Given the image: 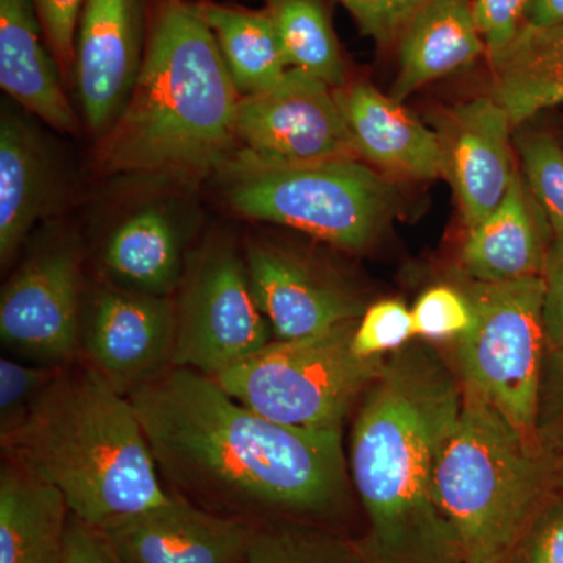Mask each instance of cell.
<instances>
[{
	"instance_id": "f1b7e54d",
	"label": "cell",
	"mask_w": 563,
	"mask_h": 563,
	"mask_svg": "<svg viewBox=\"0 0 563 563\" xmlns=\"http://www.w3.org/2000/svg\"><path fill=\"white\" fill-rule=\"evenodd\" d=\"M62 368L0 358V442L31 417Z\"/></svg>"
},
{
	"instance_id": "4fadbf2b",
	"label": "cell",
	"mask_w": 563,
	"mask_h": 563,
	"mask_svg": "<svg viewBox=\"0 0 563 563\" xmlns=\"http://www.w3.org/2000/svg\"><path fill=\"white\" fill-rule=\"evenodd\" d=\"M144 49V0H85L74 46V79L85 121L98 139L131 98Z\"/></svg>"
},
{
	"instance_id": "7402d4cb",
	"label": "cell",
	"mask_w": 563,
	"mask_h": 563,
	"mask_svg": "<svg viewBox=\"0 0 563 563\" xmlns=\"http://www.w3.org/2000/svg\"><path fill=\"white\" fill-rule=\"evenodd\" d=\"M52 174L36 132L22 118L0 124V262L10 266L36 222L46 214Z\"/></svg>"
},
{
	"instance_id": "74e56055",
	"label": "cell",
	"mask_w": 563,
	"mask_h": 563,
	"mask_svg": "<svg viewBox=\"0 0 563 563\" xmlns=\"http://www.w3.org/2000/svg\"><path fill=\"white\" fill-rule=\"evenodd\" d=\"M63 563H121L99 529L70 515Z\"/></svg>"
},
{
	"instance_id": "9a60e30c",
	"label": "cell",
	"mask_w": 563,
	"mask_h": 563,
	"mask_svg": "<svg viewBox=\"0 0 563 563\" xmlns=\"http://www.w3.org/2000/svg\"><path fill=\"white\" fill-rule=\"evenodd\" d=\"M243 255L252 292L274 340L321 335L365 312L350 291L292 252L251 243Z\"/></svg>"
},
{
	"instance_id": "5bb4252c",
	"label": "cell",
	"mask_w": 563,
	"mask_h": 563,
	"mask_svg": "<svg viewBox=\"0 0 563 563\" xmlns=\"http://www.w3.org/2000/svg\"><path fill=\"white\" fill-rule=\"evenodd\" d=\"M99 531L121 563H243L255 529L176 495Z\"/></svg>"
},
{
	"instance_id": "8fae6325",
	"label": "cell",
	"mask_w": 563,
	"mask_h": 563,
	"mask_svg": "<svg viewBox=\"0 0 563 563\" xmlns=\"http://www.w3.org/2000/svg\"><path fill=\"white\" fill-rule=\"evenodd\" d=\"M81 266L70 244L31 255L3 285L0 339L35 363L66 366L80 358Z\"/></svg>"
},
{
	"instance_id": "f35d334b",
	"label": "cell",
	"mask_w": 563,
	"mask_h": 563,
	"mask_svg": "<svg viewBox=\"0 0 563 563\" xmlns=\"http://www.w3.org/2000/svg\"><path fill=\"white\" fill-rule=\"evenodd\" d=\"M563 24V0H531L526 10L528 27H553Z\"/></svg>"
},
{
	"instance_id": "4316f807",
	"label": "cell",
	"mask_w": 563,
	"mask_h": 563,
	"mask_svg": "<svg viewBox=\"0 0 563 563\" xmlns=\"http://www.w3.org/2000/svg\"><path fill=\"white\" fill-rule=\"evenodd\" d=\"M243 563H369L361 542L301 521L255 529Z\"/></svg>"
},
{
	"instance_id": "2e32d148",
	"label": "cell",
	"mask_w": 563,
	"mask_h": 563,
	"mask_svg": "<svg viewBox=\"0 0 563 563\" xmlns=\"http://www.w3.org/2000/svg\"><path fill=\"white\" fill-rule=\"evenodd\" d=\"M510 128L506 110L490 96L448 111L435 131L442 143L443 177L453 185L468 229L503 202L517 176Z\"/></svg>"
},
{
	"instance_id": "4dcf8cb0",
	"label": "cell",
	"mask_w": 563,
	"mask_h": 563,
	"mask_svg": "<svg viewBox=\"0 0 563 563\" xmlns=\"http://www.w3.org/2000/svg\"><path fill=\"white\" fill-rule=\"evenodd\" d=\"M415 339L459 340L473 324V307L465 292L433 287L412 307Z\"/></svg>"
},
{
	"instance_id": "3957f363",
	"label": "cell",
	"mask_w": 563,
	"mask_h": 563,
	"mask_svg": "<svg viewBox=\"0 0 563 563\" xmlns=\"http://www.w3.org/2000/svg\"><path fill=\"white\" fill-rule=\"evenodd\" d=\"M242 96L195 3L158 0L140 76L113 125L99 139L106 176L196 181L239 150Z\"/></svg>"
},
{
	"instance_id": "277c9868",
	"label": "cell",
	"mask_w": 563,
	"mask_h": 563,
	"mask_svg": "<svg viewBox=\"0 0 563 563\" xmlns=\"http://www.w3.org/2000/svg\"><path fill=\"white\" fill-rule=\"evenodd\" d=\"M3 453L57 488L70 515L96 529L165 506L174 493L131 399L87 363L63 366Z\"/></svg>"
},
{
	"instance_id": "83f0119b",
	"label": "cell",
	"mask_w": 563,
	"mask_h": 563,
	"mask_svg": "<svg viewBox=\"0 0 563 563\" xmlns=\"http://www.w3.org/2000/svg\"><path fill=\"white\" fill-rule=\"evenodd\" d=\"M525 184L548 224L563 236V150L553 136L529 132L518 140Z\"/></svg>"
},
{
	"instance_id": "d6986e66",
	"label": "cell",
	"mask_w": 563,
	"mask_h": 563,
	"mask_svg": "<svg viewBox=\"0 0 563 563\" xmlns=\"http://www.w3.org/2000/svg\"><path fill=\"white\" fill-rule=\"evenodd\" d=\"M548 225L518 172L503 202L470 229L461 254L463 272L483 284L540 276L550 246Z\"/></svg>"
},
{
	"instance_id": "e0dca14e",
	"label": "cell",
	"mask_w": 563,
	"mask_h": 563,
	"mask_svg": "<svg viewBox=\"0 0 563 563\" xmlns=\"http://www.w3.org/2000/svg\"><path fill=\"white\" fill-rule=\"evenodd\" d=\"M333 95L361 161L406 179L443 177L439 135L415 120L401 102L366 84H344Z\"/></svg>"
},
{
	"instance_id": "f546056e",
	"label": "cell",
	"mask_w": 563,
	"mask_h": 563,
	"mask_svg": "<svg viewBox=\"0 0 563 563\" xmlns=\"http://www.w3.org/2000/svg\"><path fill=\"white\" fill-rule=\"evenodd\" d=\"M413 339L412 310L398 299H384L358 318L352 351L362 358L387 357Z\"/></svg>"
},
{
	"instance_id": "7c38bea8",
	"label": "cell",
	"mask_w": 563,
	"mask_h": 563,
	"mask_svg": "<svg viewBox=\"0 0 563 563\" xmlns=\"http://www.w3.org/2000/svg\"><path fill=\"white\" fill-rule=\"evenodd\" d=\"M176 299L103 285L81 312L80 358L124 396L173 366Z\"/></svg>"
},
{
	"instance_id": "cb8c5ba5",
	"label": "cell",
	"mask_w": 563,
	"mask_h": 563,
	"mask_svg": "<svg viewBox=\"0 0 563 563\" xmlns=\"http://www.w3.org/2000/svg\"><path fill=\"white\" fill-rule=\"evenodd\" d=\"M490 62L492 98L512 125L563 103V24L523 25L512 44Z\"/></svg>"
},
{
	"instance_id": "ffe728a7",
	"label": "cell",
	"mask_w": 563,
	"mask_h": 563,
	"mask_svg": "<svg viewBox=\"0 0 563 563\" xmlns=\"http://www.w3.org/2000/svg\"><path fill=\"white\" fill-rule=\"evenodd\" d=\"M483 52L470 0H429L399 38V74L390 98L402 102L431 81L472 65Z\"/></svg>"
},
{
	"instance_id": "484cf974",
	"label": "cell",
	"mask_w": 563,
	"mask_h": 563,
	"mask_svg": "<svg viewBox=\"0 0 563 563\" xmlns=\"http://www.w3.org/2000/svg\"><path fill=\"white\" fill-rule=\"evenodd\" d=\"M288 68L302 70L336 90L346 84L342 49L322 0H263Z\"/></svg>"
},
{
	"instance_id": "8992f818",
	"label": "cell",
	"mask_w": 563,
	"mask_h": 563,
	"mask_svg": "<svg viewBox=\"0 0 563 563\" xmlns=\"http://www.w3.org/2000/svg\"><path fill=\"white\" fill-rule=\"evenodd\" d=\"M218 174L225 202L240 217L296 229L342 250L368 247L398 210L391 181L361 158L265 165L233 155Z\"/></svg>"
},
{
	"instance_id": "44dd1931",
	"label": "cell",
	"mask_w": 563,
	"mask_h": 563,
	"mask_svg": "<svg viewBox=\"0 0 563 563\" xmlns=\"http://www.w3.org/2000/svg\"><path fill=\"white\" fill-rule=\"evenodd\" d=\"M70 512L57 488L7 461L0 472V563H63Z\"/></svg>"
},
{
	"instance_id": "e575fe53",
	"label": "cell",
	"mask_w": 563,
	"mask_h": 563,
	"mask_svg": "<svg viewBox=\"0 0 563 563\" xmlns=\"http://www.w3.org/2000/svg\"><path fill=\"white\" fill-rule=\"evenodd\" d=\"M531 0H474L473 14L490 60L517 38Z\"/></svg>"
},
{
	"instance_id": "836d02e7",
	"label": "cell",
	"mask_w": 563,
	"mask_h": 563,
	"mask_svg": "<svg viewBox=\"0 0 563 563\" xmlns=\"http://www.w3.org/2000/svg\"><path fill=\"white\" fill-rule=\"evenodd\" d=\"M365 35L385 46L399 40L429 0H339Z\"/></svg>"
},
{
	"instance_id": "1f68e13d",
	"label": "cell",
	"mask_w": 563,
	"mask_h": 563,
	"mask_svg": "<svg viewBox=\"0 0 563 563\" xmlns=\"http://www.w3.org/2000/svg\"><path fill=\"white\" fill-rule=\"evenodd\" d=\"M504 563H563V490L548 495Z\"/></svg>"
},
{
	"instance_id": "d6a6232c",
	"label": "cell",
	"mask_w": 563,
	"mask_h": 563,
	"mask_svg": "<svg viewBox=\"0 0 563 563\" xmlns=\"http://www.w3.org/2000/svg\"><path fill=\"white\" fill-rule=\"evenodd\" d=\"M47 47L54 55L63 79L74 74V46L85 0H31Z\"/></svg>"
},
{
	"instance_id": "ab89813d",
	"label": "cell",
	"mask_w": 563,
	"mask_h": 563,
	"mask_svg": "<svg viewBox=\"0 0 563 563\" xmlns=\"http://www.w3.org/2000/svg\"><path fill=\"white\" fill-rule=\"evenodd\" d=\"M555 457V488L563 490V443L551 451Z\"/></svg>"
},
{
	"instance_id": "d4e9b609",
	"label": "cell",
	"mask_w": 563,
	"mask_h": 563,
	"mask_svg": "<svg viewBox=\"0 0 563 563\" xmlns=\"http://www.w3.org/2000/svg\"><path fill=\"white\" fill-rule=\"evenodd\" d=\"M209 25L240 96L257 95L288 73L279 36L266 10H247L213 0L195 3Z\"/></svg>"
},
{
	"instance_id": "52a82bcc",
	"label": "cell",
	"mask_w": 563,
	"mask_h": 563,
	"mask_svg": "<svg viewBox=\"0 0 563 563\" xmlns=\"http://www.w3.org/2000/svg\"><path fill=\"white\" fill-rule=\"evenodd\" d=\"M357 321L310 339L273 340L213 379L233 399L269 420L303 429H342L387 361L354 354Z\"/></svg>"
},
{
	"instance_id": "5b68a950",
	"label": "cell",
	"mask_w": 563,
	"mask_h": 563,
	"mask_svg": "<svg viewBox=\"0 0 563 563\" xmlns=\"http://www.w3.org/2000/svg\"><path fill=\"white\" fill-rule=\"evenodd\" d=\"M554 488V454L463 391L440 453L437 496L465 563H504Z\"/></svg>"
},
{
	"instance_id": "ba28073f",
	"label": "cell",
	"mask_w": 563,
	"mask_h": 563,
	"mask_svg": "<svg viewBox=\"0 0 563 563\" xmlns=\"http://www.w3.org/2000/svg\"><path fill=\"white\" fill-rule=\"evenodd\" d=\"M473 324L457 340L462 388L488 404L514 428L537 435L548 344L540 276L466 288Z\"/></svg>"
},
{
	"instance_id": "d590c367",
	"label": "cell",
	"mask_w": 563,
	"mask_h": 563,
	"mask_svg": "<svg viewBox=\"0 0 563 563\" xmlns=\"http://www.w3.org/2000/svg\"><path fill=\"white\" fill-rule=\"evenodd\" d=\"M537 435L550 451L563 443V350L544 357Z\"/></svg>"
},
{
	"instance_id": "9c48e42d",
	"label": "cell",
	"mask_w": 563,
	"mask_h": 563,
	"mask_svg": "<svg viewBox=\"0 0 563 563\" xmlns=\"http://www.w3.org/2000/svg\"><path fill=\"white\" fill-rule=\"evenodd\" d=\"M273 340L244 255L217 242L188 258L177 290L173 366L217 377Z\"/></svg>"
},
{
	"instance_id": "8d00e7d4",
	"label": "cell",
	"mask_w": 563,
	"mask_h": 563,
	"mask_svg": "<svg viewBox=\"0 0 563 563\" xmlns=\"http://www.w3.org/2000/svg\"><path fill=\"white\" fill-rule=\"evenodd\" d=\"M540 277L548 351L563 350V236H555L548 246Z\"/></svg>"
},
{
	"instance_id": "603a6c76",
	"label": "cell",
	"mask_w": 563,
	"mask_h": 563,
	"mask_svg": "<svg viewBox=\"0 0 563 563\" xmlns=\"http://www.w3.org/2000/svg\"><path fill=\"white\" fill-rule=\"evenodd\" d=\"M187 265L179 225L158 207L125 218L103 247V266L113 284L146 295L174 296Z\"/></svg>"
},
{
	"instance_id": "ac0fdd59",
	"label": "cell",
	"mask_w": 563,
	"mask_h": 563,
	"mask_svg": "<svg viewBox=\"0 0 563 563\" xmlns=\"http://www.w3.org/2000/svg\"><path fill=\"white\" fill-rule=\"evenodd\" d=\"M31 0H0V87L55 131L74 133L76 113Z\"/></svg>"
},
{
	"instance_id": "6da1fadb",
	"label": "cell",
	"mask_w": 563,
	"mask_h": 563,
	"mask_svg": "<svg viewBox=\"0 0 563 563\" xmlns=\"http://www.w3.org/2000/svg\"><path fill=\"white\" fill-rule=\"evenodd\" d=\"M163 481L181 498L242 514L329 517L346 501L342 429L282 424L213 377L172 366L129 396Z\"/></svg>"
},
{
	"instance_id": "7a4b0ae2",
	"label": "cell",
	"mask_w": 563,
	"mask_h": 563,
	"mask_svg": "<svg viewBox=\"0 0 563 563\" xmlns=\"http://www.w3.org/2000/svg\"><path fill=\"white\" fill-rule=\"evenodd\" d=\"M462 402L459 380L426 343L387 355L363 395L347 466L368 521L361 544L369 563H465L437 496L440 453Z\"/></svg>"
},
{
	"instance_id": "30bf717a",
	"label": "cell",
	"mask_w": 563,
	"mask_h": 563,
	"mask_svg": "<svg viewBox=\"0 0 563 563\" xmlns=\"http://www.w3.org/2000/svg\"><path fill=\"white\" fill-rule=\"evenodd\" d=\"M235 154L265 165H314L358 157L333 88L288 69L269 90L244 96Z\"/></svg>"
}]
</instances>
